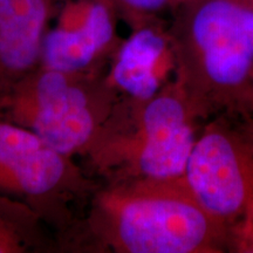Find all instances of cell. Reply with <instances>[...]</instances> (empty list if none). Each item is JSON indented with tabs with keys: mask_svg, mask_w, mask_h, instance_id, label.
I'll list each match as a JSON object with an SVG mask.
<instances>
[{
	"mask_svg": "<svg viewBox=\"0 0 253 253\" xmlns=\"http://www.w3.org/2000/svg\"><path fill=\"white\" fill-rule=\"evenodd\" d=\"M87 204L86 214L62 240L60 251L192 253L210 238V216L183 177L100 182Z\"/></svg>",
	"mask_w": 253,
	"mask_h": 253,
	"instance_id": "1",
	"label": "cell"
},
{
	"mask_svg": "<svg viewBox=\"0 0 253 253\" xmlns=\"http://www.w3.org/2000/svg\"><path fill=\"white\" fill-rule=\"evenodd\" d=\"M189 108L177 93L121 97L82 155L90 175L102 183L181 178L197 140Z\"/></svg>",
	"mask_w": 253,
	"mask_h": 253,
	"instance_id": "2",
	"label": "cell"
},
{
	"mask_svg": "<svg viewBox=\"0 0 253 253\" xmlns=\"http://www.w3.org/2000/svg\"><path fill=\"white\" fill-rule=\"evenodd\" d=\"M107 71L72 73L39 66L9 91L0 104V119L68 156H82L121 99Z\"/></svg>",
	"mask_w": 253,
	"mask_h": 253,
	"instance_id": "3",
	"label": "cell"
},
{
	"mask_svg": "<svg viewBox=\"0 0 253 253\" xmlns=\"http://www.w3.org/2000/svg\"><path fill=\"white\" fill-rule=\"evenodd\" d=\"M99 185L74 157L0 119V194L33 209L55 232L59 248L79 220L73 205L89 201Z\"/></svg>",
	"mask_w": 253,
	"mask_h": 253,
	"instance_id": "4",
	"label": "cell"
},
{
	"mask_svg": "<svg viewBox=\"0 0 253 253\" xmlns=\"http://www.w3.org/2000/svg\"><path fill=\"white\" fill-rule=\"evenodd\" d=\"M170 37L204 80L220 87L244 81L253 65V6L248 0H189Z\"/></svg>",
	"mask_w": 253,
	"mask_h": 253,
	"instance_id": "5",
	"label": "cell"
},
{
	"mask_svg": "<svg viewBox=\"0 0 253 253\" xmlns=\"http://www.w3.org/2000/svg\"><path fill=\"white\" fill-rule=\"evenodd\" d=\"M112 0H65L43 40L40 66L72 73H97L108 66L123 39Z\"/></svg>",
	"mask_w": 253,
	"mask_h": 253,
	"instance_id": "6",
	"label": "cell"
},
{
	"mask_svg": "<svg viewBox=\"0 0 253 253\" xmlns=\"http://www.w3.org/2000/svg\"><path fill=\"white\" fill-rule=\"evenodd\" d=\"M65 0H0V104L40 66L43 40Z\"/></svg>",
	"mask_w": 253,
	"mask_h": 253,
	"instance_id": "7",
	"label": "cell"
},
{
	"mask_svg": "<svg viewBox=\"0 0 253 253\" xmlns=\"http://www.w3.org/2000/svg\"><path fill=\"white\" fill-rule=\"evenodd\" d=\"M183 179L210 217L231 216L244 203L245 183L239 162L231 142L220 132H205L196 140Z\"/></svg>",
	"mask_w": 253,
	"mask_h": 253,
	"instance_id": "8",
	"label": "cell"
},
{
	"mask_svg": "<svg viewBox=\"0 0 253 253\" xmlns=\"http://www.w3.org/2000/svg\"><path fill=\"white\" fill-rule=\"evenodd\" d=\"M173 48L158 21L131 30L108 66V78L121 97L145 101L160 93L161 68Z\"/></svg>",
	"mask_w": 253,
	"mask_h": 253,
	"instance_id": "9",
	"label": "cell"
},
{
	"mask_svg": "<svg viewBox=\"0 0 253 253\" xmlns=\"http://www.w3.org/2000/svg\"><path fill=\"white\" fill-rule=\"evenodd\" d=\"M45 226L33 209L0 194V253L60 251Z\"/></svg>",
	"mask_w": 253,
	"mask_h": 253,
	"instance_id": "10",
	"label": "cell"
},
{
	"mask_svg": "<svg viewBox=\"0 0 253 253\" xmlns=\"http://www.w3.org/2000/svg\"><path fill=\"white\" fill-rule=\"evenodd\" d=\"M121 20L135 30L158 21V14L170 6V0H112Z\"/></svg>",
	"mask_w": 253,
	"mask_h": 253,
	"instance_id": "11",
	"label": "cell"
},
{
	"mask_svg": "<svg viewBox=\"0 0 253 253\" xmlns=\"http://www.w3.org/2000/svg\"><path fill=\"white\" fill-rule=\"evenodd\" d=\"M186 1H189V0H170V6L176 8V7H178L179 5L184 4V2H186Z\"/></svg>",
	"mask_w": 253,
	"mask_h": 253,
	"instance_id": "12",
	"label": "cell"
},
{
	"mask_svg": "<svg viewBox=\"0 0 253 253\" xmlns=\"http://www.w3.org/2000/svg\"><path fill=\"white\" fill-rule=\"evenodd\" d=\"M248 1L250 2V4H251V5L253 6V0H248Z\"/></svg>",
	"mask_w": 253,
	"mask_h": 253,
	"instance_id": "13",
	"label": "cell"
}]
</instances>
